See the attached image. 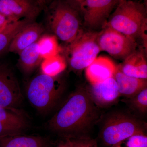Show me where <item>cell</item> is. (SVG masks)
<instances>
[{"instance_id": "obj_1", "label": "cell", "mask_w": 147, "mask_h": 147, "mask_svg": "<svg viewBox=\"0 0 147 147\" xmlns=\"http://www.w3.org/2000/svg\"><path fill=\"white\" fill-rule=\"evenodd\" d=\"M86 87L80 86L69 96L47 123V128L63 138L88 135L100 119V111Z\"/></svg>"}, {"instance_id": "obj_2", "label": "cell", "mask_w": 147, "mask_h": 147, "mask_svg": "<svg viewBox=\"0 0 147 147\" xmlns=\"http://www.w3.org/2000/svg\"><path fill=\"white\" fill-rule=\"evenodd\" d=\"M44 9L48 28L63 42L70 43L82 31L80 13L66 0H54Z\"/></svg>"}, {"instance_id": "obj_3", "label": "cell", "mask_w": 147, "mask_h": 147, "mask_svg": "<svg viewBox=\"0 0 147 147\" xmlns=\"http://www.w3.org/2000/svg\"><path fill=\"white\" fill-rule=\"evenodd\" d=\"M147 124L123 111L108 114L102 121L99 137L106 146L112 147L134 134H146Z\"/></svg>"}, {"instance_id": "obj_4", "label": "cell", "mask_w": 147, "mask_h": 147, "mask_svg": "<svg viewBox=\"0 0 147 147\" xmlns=\"http://www.w3.org/2000/svg\"><path fill=\"white\" fill-rule=\"evenodd\" d=\"M147 21L146 9L143 4L123 0L118 4L109 21L103 26L136 40L147 29Z\"/></svg>"}, {"instance_id": "obj_5", "label": "cell", "mask_w": 147, "mask_h": 147, "mask_svg": "<svg viewBox=\"0 0 147 147\" xmlns=\"http://www.w3.org/2000/svg\"><path fill=\"white\" fill-rule=\"evenodd\" d=\"M64 89V84L57 76L41 73L30 82L26 93L32 106L40 114L45 115L56 106Z\"/></svg>"}, {"instance_id": "obj_6", "label": "cell", "mask_w": 147, "mask_h": 147, "mask_svg": "<svg viewBox=\"0 0 147 147\" xmlns=\"http://www.w3.org/2000/svg\"><path fill=\"white\" fill-rule=\"evenodd\" d=\"M98 33L83 30L66 48L69 67L75 71H82L97 57L100 51L97 42Z\"/></svg>"}, {"instance_id": "obj_7", "label": "cell", "mask_w": 147, "mask_h": 147, "mask_svg": "<svg viewBox=\"0 0 147 147\" xmlns=\"http://www.w3.org/2000/svg\"><path fill=\"white\" fill-rule=\"evenodd\" d=\"M97 42L100 51L119 59H125L136 51L137 47L136 40L107 26L98 33Z\"/></svg>"}, {"instance_id": "obj_8", "label": "cell", "mask_w": 147, "mask_h": 147, "mask_svg": "<svg viewBox=\"0 0 147 147\" xmlns=\"http://www.w3.org/2000/svg\"><path fill=\"white\" fill-rule=\"evenodd\" d=\"M23 94L13 69L0 62V106L18 108L23 101Z\"/></svg>"}, {"instance_id": "obj_9", "label": "cell", "mask_w": 147, "mask_h": 147, "mask_svg": "<svg viewBox=\"0 0 147 147\" xmlns=\"http://www.w3.org/2000/svg\"><path fill=\"white\" fill-rule=\"evenodd\" d=\"M118 3V0H86L80 7L79 12L86 26L96 28L104 26L106 18Z\"/></svg>"}, {"instance_id": "obj_10", "label": "cell", "mask_w": 147, "mask_h": 147, "mask_svg": "<svg viewBox=\"0 0 147 147\" xmlns=\"http://www.w3.org/2000/svg\"><path fill=\"white\" fill-rule=\"evenodd\" d=\"M30 124L28 115L23 110L0 106V137L24 134Z\"/></svg>"}, {"instance_id": "obj_11", "label": "cell", "mask_w": 147, "mask_h": 147, "mask_svg": "<svg viewBox=\"0 0 147 147\" xmlns=\"http://www.w3.org/2000/svg\"><path fill=\"white\" fill-rule=\"evenodd\" d=\"M41 9L35 0H0V13L12 22L34 20Z\"/></svg>"}, {"instance_id": "obj_12", "label": "cell", "mask_w": 147, "mask_h": 147, "mask_svg": "<svg viewBox=\"0 0 147 147\" xmlns=\"http://www.w3.org/2000/svg\"><path fill=\"white\" fill-rule=\"evenodd\" d=\"M92 100L98 108H105L115 103L120 96L114 77L86 86Z\"/></svg>"}, {"instance_id": "obj_13", "label": "cell", "mask_w": 147, "mask_h": 147, "mask_svg": "<svg viewBox=\"0 0 147 147\" xmlns=\"http://www.w3.org/2000/svg\"><path fill=\"white\" fill-rule=\"evenodd\" d=\"M45 31L42 25L34 21L27 24L11 40L8 50L19 54L22 50L37 42Z\"/></svg>"}, {"instance_id": "obj_14", "label": "cell", "mask_w": 147, "mask_h": 147, "mask_svg": "<svg viewBox=\"0 0 147 147\" xmlns=\"http://www.w3.org/2000/svg\"><path fill=\"white\" fill-rule=\"evenodd\" d=\"M117 66L107 57H99L86 69V75L90 84H94L113 77Z\"/></svg>"}, {"instance_id": "obj_15", "label": "cell", "mask_w": 147, "mask_h": 147, "mask_svg": "<svg viewBox=\"0 0 147 147\" xmlns=\"http://www.w3.org/2000/svg\"><path fill=\"white\" fill-rule=\"evenodd\" d=\"M122 72L127 76L141 79H147V63L142 52L135 51L117 66Z\"/></svg>"}, {"instance_id": "obj_16", "label": "cell", "mask_w": 147, "mask_h": 147, "mask_svg": "<svg viewBox=\"0 0 147 147\" xmlns=\"http://www.w3.org/2000/svg\"><path fill=\"white\" fill-rule=\"evenodd\" d=\"M121 96L129 98L147 88V79L127 76L122 72L117 66L114 76Z\"/></svg>"}, {"instance_id": "obj_17", "label": "cell", "mask_w": 147, "mask_h": 147, "mask_svg": "<svg viewBox=\"0 0 147 147\" xmlns=\"http://www.w3.org/2000/svg\"><path fill=\"white\" fill-rule=\"evenodd\" d=\"M0 147H53L49 139L38 135L19 134L0 137Z\"/></svg>"}, {"instance_id": "obj_18", "label": "cell", "mask_w": 147, "mask_h": 147, "mask_svg": "<svg viewBox=\"0 0 147 147\" xmlns=\"http://www.w3.org/2000/svg\"><path fill=\"white\" fill-rule=\"evenodd\" d=\"M18 55V66L27 75L34 71L43 60L40 53L37 41L26 47Z\"/></svg>"}, {"instance_id": "obj_19", "label": "cell", "mask_w": 147, "mask_h": 147, "mask_svg": "<svg viewBox=\"0 0 147 147\" xmlns=\"http://www.w3.org/2000/svg\"><path fill=\"white\" fill-rule=\"evenodd\" d=\"M34 21L28 18L21 19L11 23L4 30L0 32V55L8 50L11 40L21 29Z\"/></svg>"}, {"instance_id": "obj_20", "label": "cell", "mask_w": 147, "mask_h": 147, "mask_svg": "<svg viewBox=\"0 0 147 147\" xmlns=\"http://www.w3.org/2000/svg\"><path fill=\"white\" fill-rule=\"evenodd\" d=\"M40 65L41 73L57 76L65 69L67 62L65 58L59 54L42 60Z\"/></svg>"}, {"instance_id": "obj_21", "label": "cell", "mask_w": 147, "mask_h": 147, "mask_svg": "<svg viewBox=\"0 0 147 147\" xmlns=\"http://www.w3.org/2000/svg\"><path fill=\"white\" fill-rule=\"evenodd\" d=\"M40 55L43 59L60 54L61 47L57 37L53 34H43L37 41Z\"/></svg>"}, {"instance_id": "obj_22", "label": "cell", "mask_w": 147, "mask_h": 147, "mask_svg": "<svg viewBox=\"0 0 147 147\" xmlns=\"http://www.w3.org/2000/svg\"><path fill=\"white\" fill-rule=\"evenodd\" d=\"M129 107L136 112L142 114L147 112V88L126 100Z\"/></svg>"}, {"instance_id": "obj_23", "label": "cell", "mask_w": 147, "mask_h": 147, "mask_svg": "<svg viewBox=\"0 0 147 147\" xmlns=\"http://www.w3.org/2000/svg\"><path fill=\"white\" fill-rule=\"evenodd\" d=\"M112 147H147L146 134H134Z\"/></svg>"}, {"instance_id": "obj_24", "label": "cell", "mask_w": 147, "mask_h": 147, "mask_svg": "<svg viewBox=\"0 0 147 147\" xmlns=\"http://www.w3.org/2000/svg\"><path fill=\"white\" fill-rule=\"evenodd\" d=\"M70 139L75 147H98L96 140L88 135Z\"/></svg>"}, {"instance_id": "obj_25", "label": "cell", "mask_w": 147, "mask_h": 147, "mask_svg": "<svg viewBox=\"0 0 147 147\" xmlns=\"http://www.w3.org/2000/svg\"><path fill=\"white\" fill-rule=\"evenodd\" d=\"M12 23L5 17L4 15L0 13V32L4 30L7 26Z\"/></svg>"}, {"instance_id": "obj_26", "label": "cell", "mask_w": 147, "mask_h": 147, "mask_svg": "<svg viewBox=\"0 0 147 147\" xmlns=\"http://www.w3.org/2000/svg\"><path fill=\"white\" fill-rule=\"evenodd\" d=\"M55 147H75L71 139L69 138H63Z\"/></svg>"}, {"instance_id": "obj_27", "label": "cell", "mask_w": 147, "mask_h": 147, "mask_svg": "<svg viewBox=\"0 0 147 147\" xmlns=\"http://www.w3.org/2000/svg\"><path fill=\"white\" fill-rule=\"evenodd\" d=\"M69 4L79 12L80 7L86 0H66ZM80 13V12H79Z\"/></svg>"}, {"instance_id": "obj_28", "label": "cell", "mask_w": 147, "mask_h": 147, "mask_svg": "<svg viewBox=\"0 0 147 147\" xmlns=\"http://www.w3.org/2000/svg\"><path fill=\"white\" fill-rule=\"evenodd\" d=\"M48 0H39L38 4L41 10L44 9L47 6V3Z\"/></svg>"}, {"instance_id": "obj_29", "label": "cell", "mask_w": 147, "mask_h": 147, "mask_svg": "<svg viewBox=\"0 0 147 147\" xmlns=\"http://www.w3.org/2000/svg\"><path fill=\"white\" fill-rule=\"evenodd\" d=\"M119 1V2H120L121 1H123V0H118Z\"/></svg>"}, {"instance_id": "obj_30", "label": "cell", "mask_w": 147, "mask_h": 147, "mask_svg": "<svg viewBox=\"0 0 147 147\" xmlns=\"http://www.w3.org/2000/svg\"><path fill=\"white\" fill-rule=\"evenodd\" d=\"M35 1H36L38 3V1H39V0H35Z\"/></svg>"}]
</instances>
